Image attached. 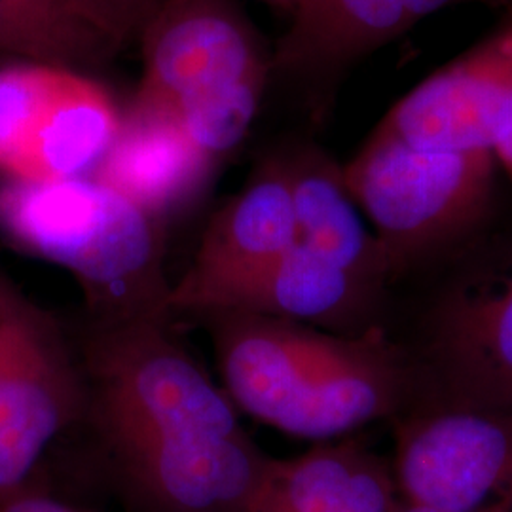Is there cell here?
I'll return each instance as SVG.
<instances>
[{"label": "cell", "mask_w": 512, "mask_h": 512, "mask_svg": "<svg viewBox=\"0 0 512 512\" xmlns=\"http://www.w3.org/2000/svg\"><path fill=\"white\" fill-rule=\"evenodd\" d=\"M200 317L215 342L232 403L294 437L346 435L403 412L420 389L418 366L376 325L334 334L241 311Z\"/></svg>", "instance_id": "obj_1"}, {"label": "cell", "mask_w": 512, "mask_h": 512, "mask_svg": "<svg viewBox=\"0 0 512 512\" xmlns=\"http://www.w3.org/2000/svg\"><path fill=\"white\" fill-rule=\"evenodd\" d=\"M0 226L23 251L76 277L95 325L165 319L171 285L160 220L107 184L88 175L8 181L0 188Z\"/></svg>", "instance_id": "obj_2"}, {"label": "cell", "mask_w": 512, "mask_h": 512, "mask_svg": "<svg viewBox=\"0 0 512 512\" xmlns=\"http://www.w3.org/2000/svg\"><path fill=\"white\" fill-rule=\"evenodd\" d=\"M131 101L165 110L215 160L253 126L272 59L234 0H162L143 33Z\"/></svg>", "instance_id": "obj_3"}, {"label": "cell", "mask_w": 512, "mask_h": 512, "mask_svg": "<svg viewBox=\"0 0 512 512\" xmlns=\"http://www.w3.org/2000/svg\"><path fill=\"white\" fill-rule=\"evenodd\" d=\"M82 372L95 420L118 458L245 431L228 393L165 330L162 317L95 325Z\"/></svg>", "instance_id": "obj_4"}, {"label": "cell", "mask_w": 512, "mask_h": 512, "mask_svg": "<svg viewBox=\"0 0 512 512\" xmlns=\"http://www.w3.org/2000/svg\"><path fill=\"white\" fill-rule=\"evenodd\" d=\"M495 167L492 152L420 150L378 124L342 165V175L393 275L467 236L484 219Z\"/></svg>", "instance_id": "obj_5"}, {"label": "cell", "mask_w": 512, "mask_h": 512, "mask_svg": "<svg viewBox=\"0 0 512 512\" xmlns=\"http://www.w3.org/2000/svg\"><path fill=\"white\" fill-rule=\"evenodd\" d=\"M120 120L110 93L76 69L37 61L0 67V173L8 181L90 175Z\"/></svg>", "instance_id": "obj_6"}, {"label": "cell", "mask_w": 512, "mask_h": 512, "mask_svg": "<svg viewBox=\"0 0 512 512\" xmlns=\"http://www.w3.org/2000/svg\"><path fill=\"white\" fill-rule=\"evenodd\" d=\"M86 406L82 365L57 321L0 274V503Z\"/></svg>", "instance_id": "obj_7"}, {"label": "cell", "mask_w": 512, "mask_h": 512, "mask_svg": "<svg viewBox=\"0 0 512 512\" xmlns=\"http://www.w3.org/2000/svg\"><path fill=\"white\" fill-rule=\"evenodd\" d=\"M393 478L406 505L492 511L512 482V410L421 406L397 423Z\"/></svg>", "instance_id": "obj_8"}, {"label": "cell", "mask_w": 512, "mask_h": 512, "mask_svg": "<svg viewBox=\"0 0 512 512\" xmlns=\"http://www.w3.org/2000/svg\"><path fill=\"white\" fill-rule=\"evenodd\" d=\"M382 128L431 152H492L512 128V23L429 74Z\"/></svg>", "instance_id": "obj_9"}, {"label": "cell", "mask_w": 512, "mask_h": 512, "mask_svg": "<svg viewBox=\"0 0 512 512\" xmlns=\"http://www.w3.org/2000/svg\"><path fill=\"white\" fill-rule=\"evenodd\" d=\"M423 366L437 403L512 410V262L442 296Z\"/></svg>", "instance_id": "obj_10"}, {"label": "cell", "mask_w": 512, "mask_h": 512, "mask_svg": "<svg viewBox=\"0 0 512 512\" xmlns=\"http://www.w3.org/2000/svg\"><path fill=\"white\" fill-rule=\"evenodd\" d=\"M296 241L293 186L285 154L260 165L211 219L188 272L165 300L169 313H203L226 289L260 272Z\"/></svg>", "instance_id": "obj_11"}, {"label": "cell", "mask_w": 512, "mask_h": 512, "mask_svg": "<svg viewBox=\"0 0 512 512\" xmlns=\"http://www.w3.org/2000/svg\"><path fill=\"white\" fill-rule=\"evenodd\" d=\"M458 4L512 16V0H298L275 48L272 73L308 90H325L361 59Z\"/></svg>", "instance_id": "obj_12"}, {"label": "cell", "mask_w": 512, "mask_h": 512, "mask_svg": "<svg viewBox=\"0 0 512 512\" xmlns=\"http://www.w3.org/2000/svg\"><path fill=\"white\" fill-rule=\"evenodd\" d=\"M120 461L156 512H249L274 459L243 433L150 446Z\"/></svg>", "instance_id": "obj_13"}, {"label": "cell", "mask_w": 512, "mask_h": 512, "mask_svg": "<svg viewBox=\"0 0 512 512\" xmlns=\"http://www.w3.org/2000/svg\"><path fill=\"white\" fill-rule=\"evenodd\" d=\"M217 164L165 110L131 101L92 177L156 220L194 202Z\"/></svg>", "instance_id": "obj_14"}, {"label": "cell", "mask_w": 512, "mask_h": 512, "mask_svg": "<svg viewBox=\"0 0 512 512\" xmlns=\"http://www.w3.org/2000/svg\"><path fill=\"white\" fill-rule=\"evenodd\" d=\"M374 291L376 287L294 241L272 264L226 289L203 313L241 311L363 332L355 329V321Z\"/></svg>", "instance_id": "obj_15"}, {"label": "cell", "mask_w": 512, "mask_h": 512, "mask_svg": "<svg viewBox=\"0 0 512 512\" xmlns=\"http://www.w3.org/2000/svg\"><path fill=\"white\" fill-rule=\"evenodd\" d=\"M397 492L384 461L344 442L274 459L249 512H397Z\"/></svg>", "instance_id": "obj_16"}, {"label": "cell", "mask_w": 512, "mask_h": 512, "mask_svg": "<svg viewBox=\"0 0 512 512\" xmlns=\"http://www.w3.org/2000/svg\"><path fill=\"white\" fill-rule=\"evenodd\" d=\"M285 158L293 186L296 241L378 289L391 277L389 264L349 194L342 165L311 147Z\"/></svg>", "instance_id": "obj_17"}, {"label": "cell", "mask_w": 512, "mask_h": 512, "mask_svg": "<svg viewBox=\"0 0 512 512\" xmlns=\"http://www.w3.org/2000/svg\"><path fill=\"white\" fill-rule=\"evenodd\" d=\"M0 52L76 69L101 63L118 50L61 0H0Z\"/></svg>", "instance_id": "obj_18"}, {"label": "cell", "mask_w": 512, "mask_h": 512, "mask_svg": "<svg viewBox=\"0 0 512 512\" xmlns=\"http://www.w3.org/2000/svg\"><path fill=\"white\" fill-rule=\"evenodd\" d=\"M76 18L120 50L141 37L162 0H61Z\"/></svg>", "instance_id": "obj_19"}, {"label": "cell", "mask_w": 512, "mask_h": 512, "mask_svg": "<svg viewBox=\"0 0 512 512\" xmlns=\"http://www.w3.org/2000/svg\"><path fill=\"white\" fill-rule=\"evenodd\" d=\"M0 512H90L76 509L59 499L40 494L10 495L0 503Z\"/></svg>", "instance_id": "obj_20"}, {"label": "cell", "mask_w": 512, "mask_h": 512, "mask_svg": "<svg viewBox=\"0 0 512 512\" xmlns=\"http://www.w3.org/2000/svg\"><path fill=\"white\" fill-rule=\"evenodd\" d=\"M495 164L499 165L512 183V128L495 143L494 150Z\"/></svg>", "instance_id": "obj_21"}, {"label": "cell", "mask_w": 512, "mask_h": 512, "mask_svg": "<svg viewBox=\"0 0 512 512\" xmlns=\"http://www.w3.org/2000/svg\"><path fill=\"white\" fill-rule=\"evenodd\" d=\"M490 512H512V482L507 492L499 499V503Z\"/></svg>", "instance_id": "obj_22"}, {"label": "cell", "mask_w": 512, "mask_h": 512, "mask_svg": "<svg viewBox=\"0 0 512 512\" xmlns=\"http://www.w3.org/2000/svg\"><path fill=\"white\" fill-rule=\"evenodd\" d=\"M260 2L270 4V6L279 8V10H285L287 14H293V10L296 8V4H298V0H260Z\"/></svg>", "instance_id": "obj_23"}, {"label": "cell", "mask_w": 512, "mask_h": 512, "mask_svg": "<svg viewBox=\"0 0 512 512\" xmlns=\"http://www.w3.org/2000/svg\"><path fill=\"white\" fill-rule=\"evenodd\" d=\"M397 512H439V511H431V509H423V507H414V505H406V503H401V507L397 509Z\"/></svg>", "instance_id": "obj_24"}]
</instances>
